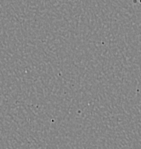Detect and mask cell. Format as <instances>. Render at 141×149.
Here are the masks:
<instances>
[]
</instances>
